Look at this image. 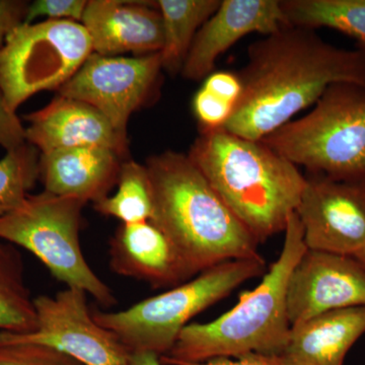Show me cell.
I'll return each mask as SVG.
<instances>
[{
	"instance_id": "obj_1",
	"label": "cell",
	"mask_w": 365,
	"mask_h": 365,
	"mask_svg": "<svg viewBox=\"0 0 365 365\" xmlns=\"http://www.w3.org/2000/svg\"><path fill=\"white\" fill-rule=\"evenodd\" d=\"M247 55L241 98L223 129L250 140L294 120L333 83L365 86V53L336 47L313 29L284 26L252 43Z\"/></svg>"
},
{
	"instance_id": "obj_2",
	"label": "cell",
	"mask_w": 365,
	"mask_h": 365,
	"mask_svg": "<svg viewBox=\"0 0 365 365\" xmlns=\"http://www.w3.org/2000/svg\"><path fill=\"white\" fill-rule=\"evenodd\" d=\"M155 223L194 275L227 261L261 259L259 242L188 155L163 151L145 165Z\"/></svg>"
},
{
	"instance_id": "obj_3",
	"label": "cell",
	"mask_w": 365,
	"mask_h": 365,
	"mask_svg": "<svg viewBox=\"0 0 365 365\" xmlns=\"http://www.w3.org/2000/svg\"><path fill=\"white\" fill-rule=\"evenodd\" d=\"M188 155L259 244L284 232L306 186L299 167L223 128L200 131Z\"/></svg>"
},
{
	"instance_id": "obj_4",
	"label": "cell",
	"mask_w": 365,
	"mask_h": 365,
	"mask_svg": "<svg viewBox=\"0 0 365 365\" xmlns=\"http://www.w3.org/2000/svg\"><path fill=\"white\" fill-rule=\"evenodd\" d=\"M306 251L302 223L292 212L279 257L260 284L242 292L235 307L220 318L185 327L160 361L165 365H186L235 359L248 353L280 355L292 329L287 312L288 282Z\"/></svg>"
},
{
	"instance_id": "obj_5",
	"label": "cell",
	"mask_w": 365,
	"mask_h": 365,
	"mask_svg": "<svg viewBox=\"0 0 365 365\" xmlns=\"http://www.w3.org/2000/svg\"><path fill=\"white\" fill-rule=\"evenodd\" d=\"M262 141L309 173L365 180V86L333 83L311 112Z\"/></svg>"
},
{
	"instance_id": "obj_6",
	"label": "cell",
	"mask_w": 365,
	"mask_h": 365,
	"mask_svg": "<svg viewBox=\"0 0 365 365\" xmlns=\"http://www.w3.org/2000/svg\"><path fill=\"white\" fill-rule=\"evenodd\" d=\"M263 258L218 264L194 279L119 312L93 311L96 322L130 351L163 356L194 317L265 272Z\"/></svg>"
},
{
	"instance_id": "obj_7",
	"label": "cell",
	"mask_w": 365,
	"mask_h": 365,
	"mask_svg": "<svg viewBox=\"0 0 365 365\" xmlns=\"http://www.w3.org/2000/svg\"><path fill=\"white\" fill-rule=\"evenodd\" d=\"M86 204L47 191L29 194L0 217V239L31 252L66 287L83 290L101 306L111 307L117 304L112 288L91 268L81 250L79 230Z\"/></svg>"
},
{
	"instance_id": "obj_8",
	"label": "cell",
	"mask_w": 365,
	"mask_h": 365,
	"mask_svg": "<svg viewBox=\"0 0 365 365\" xmlns=\"http://www.w3.org/2000/svg\"><path fill=\"white\" fill-rule=\"evenodd\" d=\"M93 45L83 24L47 20L16 26L0 51V90L11 111L42 91H58Z\"/></svg>"
},
{
	"instance_id": "obj_9",
	"label": "cell",
	"mask_w": 365,
	"mask_h": 365,
	"mask_svg": "<svg viewBox=\"0 0 365 365\" xmlns=\"http://www.w3.org/2000/svg\"><path fill=\"white\" fill-rule=\"evenodd\" d=\"M86 297L83 290L73 287L53 297L39 295L34 299L35 330L1 333L11 340L48 346L83 365H128L130 351L93 319Z\"/></svg>"
},
{
	"instance_id": "obj_10",
	"label": "cell",
	"mask_w": 365,
	"mask_h": 365,
	"mask_svg": "<svg viewBox=\"0 0 365 365\" xmlns=\"http://www.w3.org/2000/svg\"><path fill=\"white\" fill-rule=\"evenodd\" d=\"M162 71L160 53L122 57L93 52L57 91L62 97L95 108L127 137L132 113L145 103Z\"/></svg>"
},
{
	"instance_id": "obj_11",
	"label": "cell",
	"mask_w": 365,
	"mask_h": 365,
	"mask_svg": "<svg viewBox=\"0 0 365 365\" xmlns=\"http://www.w3.org/2000/svg\"><path fill=\"white\" fill-rule=\"evenodd\" d=\"M295 213L307 249L354 257L365 247V180L309 173Z\"/></svg>"
},
{
	"instance_id": "obj_12",
	"label": "cell",
	"mask_w": 365,
	"mask_h": 365,
	"mask_svg": "<svg viewBox=\"0 0 365 365\" xmlns=\"http://www.w3.org/2000/svg\"><path fill=\"white\" fill-rule=\"evenodd\" d=\"M356 307H365V266L353 256L307 249L288 282L290 325Z\"/></svg>"
},
{
	"instance_id": "obj_13",
	"label": "cell",
	"mask_w": 365,
	"mask_h": 365,
	"mask_svg": "<svg viewBox=\"0 0 365 365\" xmlns=\"http://www.w3.org/2000/svg\"><path fill=\"white\" fill-rule=\"evenodd\" d=\"M290 25L281 0H222L215 14L198 31L182 68L190 81L205 79L216 60L250 34L271 35Z\"/></svg>"
},
{
	"instance_id": "obj_14",
	"label": "cell",
	"mask_w": 365,
	"mask_h": 365,
	"mask_svg": "<svg viewBox=\"0 0 365 365\" xmlns=\"http://www.w3.org/2000/svg\"><path fill=\"white\" fill-rule=\"evenodd\" d=\"M93 52L103 56L162 51L163 19L157 1L88 0L83 14Z\"/></svg>"
},
{
	"instance_id": "obj_15",
	"label": "cell",
	"mask_w": 365,
	"mask_h": 365,
	"mask_svg": "<svg viewBox=\"0 0 365 365\" xmlns=\"http://www.w3.org/2000/svg\"><path fill=\"white\" fill-rule=\"evenodd\" d=\"M109 254L115 273L155 289L176 287L195 276L169 237L150 220L121 223L110 240Z\"/></svg>"
},
{
	"instance_id": "obj_16",
	"label": "cell",
	"mask_w": 365,
	"mask_h": 365,
	"mask_svg": "<svg viewBox=\"0 0 365 365\" xmlns=\"http://www.w3.org/2000/svg\"><path fill=\"white\" fill-rule=\"evenodd\" d=\"M26 120V143L40 153L79 146H104L123 157L128 153L127 137L121 135L102 113L79 101L58 95Z\"/></svg>"
},
{
	"instance_id": "obj_17",
	"label": "cell",
	"mask_w": 365,
	"mask_h": 365,
	"mask_svg": "<svg viewBox=\"0 0 365 365\" xmlns=\"http://www.w3.org/2000/svg\"><path fill=\"white\" fill-rule=\"evenodd\" d=\"M123 155L104 146H79L40 155L44 191L93 203L117 186Z\"/></svg>"
},
{
	"instance_id": "obj_18",
	"label": "cell",
	"mask_w": 365,
	"mask_h": 365,
	"mask_svg": "<svg viewBox=\"0 0 365 365\" xmlns=\"http://www.w3.org/2000/svg\"><path fill=\"white\" fill-rule=\"evenodd\" d=\"M365 334V307L319 314L292 326L279 356L287 365H343Z\"/></svg>"
},
{
	"instance_id": "obj_19",
	"label": "cell",
	"mask_w": 365,
	"mask_h": 365,
	"mask_svg": "<svg viewBox=\"0 0 365 365\" xmlns=\"http://www.w3.org/2000/svg\"><path fill=\"white\" fill-rule=\"evenodd\" d=\"M222 0H158L163 19L162 67L169 73L181 72L192 43L201 26L215 14Z\"/></svg>"
},
{
	"instance_id": "obj_20",
	"label": "cell",
	"mask_w": 365,
	"mask_h": 365,
	"mask_svg": "<svg viewBox=\"0 0 365 365\" xmlns=\"http://www.w3.org/2000/svg\"><path fill=\"white\" fill-rule=\"evenodd\" d=\"M34 299L21 252L0 239V332H33L37 326Z\"/></svg>"
},
{
	"instance_id": "obj_21",
	"label": "cell",
	"mask_w": 365,
	"mask_h": 365,
	"mask_svg": "<svg viewBox=\"0 0 365 365\" xmlns=\"http://www.w3.org/2000/svg\"><path fill=\"white\" fill-rule=\"evenodd\" d=\"M292 25L344 34L365 53V0H281Z\"/></svg>"
},
{
	"instance_id": "obj_22",
	"label": "cell",
	"mask_w": 365,
	"mask_h": 365,
	"mask_svg": "<svg viewBox=\"0 0 365 365\" xmlns=\"http://www.w3.org/2000/svg\"><path fill=\"white\" fill-rule=\"evenodd\" d=\"M93 208L121 223L148 222L153 215V195L145 165L125 160L120 169L117 191L93 203Z\"/></svg>"
},
{
	"instance_id": "obj_23",
	"label": "cell",
	"mask_w": 365,
	"mask_h": 365,
	"mask_svg": "<svg viewBox=\"0 0 365 365\" xmlns=\"http://www.w3.org/2000/svg\"><path fill=\"white\" fill-rule=\"evenodd\" d=\"M242 85L239 72L213 71L193 98V112L199 130L225 128L237 109Z\"/></svg>"
},
{
	"instance_id": "obj_24",
	"label": "cell",
	"mask_w": 365,
	"mask_h": 365,
	"mask_svg": "<svg viewBox=\"0 0 365 365\" xmlns=\"http://www.w3.org/2000/svg\"><path fill=\"white\" fill-rule=\"evenodd\" d=\"M40 153L32 144L7 151L0 160V217L20 206L39 180Z\"/></svg>"
},
{
	"instance_id": "obj_25",
	"label": "cell",
	"mask_w": 365,
	"mask_h": 365,
	"mask_svg": "<svg viewBox=\"0 0 365 365\" xmlns=\"http://www.w3.org/2000/svg\"><path fill=\"white\" fill-rule=\"evenodd\" d=\"M0 365H83L48 346L9 339L0 332Z\"/></svg>"
},
{
	"instance_id": "obj_26",
	"label": "cell",
	"mask_w": 365,
	"mask_h": 365,
	"mask_svg": "<svg viewBox=\"0 0 365 365\" xmlns=\"http://www.w3.org/2000/svg\"><path fill=\"white\" fill-rule=\"evenodd\" d=\"M86 0H36L29 4L25 24H32L40 16L51 21H71L81 23L85 14Z\"/></svg>"
},
{
	"instance_id": "obj_27",
	"label": "cell",
	"mask_w": 365,
	"mask_h": 365,
	"mask_svg": "<svg viewBox=\"0 0 365 365\" xmlns=\"http://www.w3.org/2000/svg\"><path fill=\"white\" fill-rule=\"evenodd\" d=\"M26 143V128L16 112L9 109L0 90V146L6 151H11Z\"/></svg>"
},
{
	"instance_id": "obj_28",
	"label": "cell",
	"mask_w": 365,
	"mask_h": 365,
	"mask_svg": "<svg viewBox=\"0 0 365 365\" xmlns=\"http://www.w3.org/2000/svg\"><path fill=\"white\" fill-rule=\"evenodd\" d=\"M28 2L0 0V51L9 33L25 21Z\"/></svg>"
},
{
	"instance_id": "obj_29",
	"label": "cell",
	"mask_w": 365,
	"mask_h": 365,
	"mask_svg": "<svg viewBox=\"0 0 365 365\" xmlns=\"http://www.w3.org/2000/svg\"><path fill=\"white\" fill-rule=\"evenodd\" d=\"M186 365H287L279 355L248 353L235 359H215L203 364Z\"/></svg>"
},
{
	"instance_id": "obj_30",
	"label": "cell",
	"mask_w": 365,
	"mask_h": 365,
	"mask_svg": "<svg viewBox=\"0 0 365 365\" xmlns=\"http://www.w3.org/2000/svg\"><path fill=\"white\" fill-rule=\"evenodd\" d=\"M128 365H165L160 361V357L150 352L131 353Z\"/></svg>"
},
{
	"instance_id": "obj_31",
	"label": "cell",
	"mask_w": 365,
	"mask_h": 365,
	"mask_svg": "<svg viewBox=\"0 0 365 365\" xmlns=\"http://www.w3.org/2000/svg\"><path fill=\"white\" fill-rule=\"evenodd\" d=\"M355 258L357 259L362 264V265L365 266V247L364 249L360 250L359 253L355 255Z\"/></svg>"
}]
</instances>
